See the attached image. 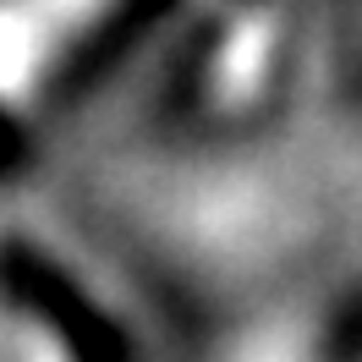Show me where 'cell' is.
<instances>
[{
  "label": "cell",
  "mask_w": 362,
  "mask_h": 362,
  "mask_svg": "<svg viewBox=\"0 0 362 362\" xmlns=\"http://www.w3.org/2000/svg\"><path fill=\"white\" fill-rule=\"evenodd\" d=\"M0 280L17 296V308H28L39 324H49V335L61 340V351L71 362H121V346H115L110 324L93 313L83 302V291L55 264H45L39 252L6 247L0 252Z\"/></svg>",
  "instance_id": "1"
}]
</instances>
